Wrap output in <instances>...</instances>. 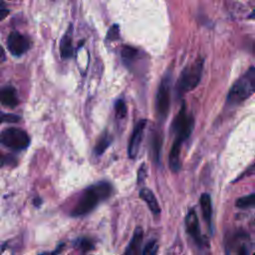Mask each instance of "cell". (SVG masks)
I'll list each match as a JSON object with an SVG mask.
<instances>
[{"mask_svg": "<svg viewBox=\"0 0 255 255\" xmlns=\"http://www.w3.org/2000/svg\"><path fill=\"white\" fill-rule=\"evenodd\" d=\"M139 196L147 204L148 208L154 215H158L160 213V207L158 205V202L150 189L141 188L139 191Z\"/></svg>", "mask_w": 255, "mask_h": 255, "instance_id": "cell-13", "label": "cell"}, {"mask_svg": "<svg viewBox=\"0 0 255 255\" xmlns=\"http://www.w3.org/2000/svg\"><path fill=\"white\" fill-rule=\"evenodd\" d=\"M142 237H143V231L140 227H136L133 235L126 248L124 255H139L141 243H142Z\"/></svg>", "mask_w": 255, "mask_h": 255, "instance_id": "cell-11", "label": "cell"}, {"mask_svg": "<svg viewBox=\"0 0 255 255\" xmlns=\"http://www.w3.org/2000/svg\"><path fill=\"white\" fill-rule=\"evenodd\" d=\"M254 51H255V46H254Z\"/></svg>", "mask_w": 255, "mask_h": 255, "instance_id": "cell-31", "label": "cell"}, {"mask_svg": "<svg viewBox=\"0 0 255 255\" xmlns=\"http://www.w3.org/2000/svg\"><path fill=\"white\" fill-rule=\"evenodd\" d=\"M160 146H161V139L158 136V134H154L152 139V152H153V158L155 161H158L159 159Z\"/></svg>", "mask_w": 255, "mask_h": 255, "instance_id": "cell-20", "label": "cell"}, {"mask_svg": "<svg viewBox=\"0 0 255 255\" xmlns=\"http://www.w3.org/2000/svg\"><path fill=\"white\" fill-rule=\"evenodd\" d=\"M235 204H236V207L241 208V209H247V208L255 207V192L238 198L236 200Z\"/></svg>", "mask_w": 255, "mask_h": 255, "instance_id": "cell-16", "label": "cell"}, {"mask_svg": "<svg viewBox=\"0 0 255 255\" xmlns=\"http://www.w3.org/2000/svg\"><path fill=\"white\" fill-rule=\"evenodd\" d=\"M0 143L13 150H22L29 146L28 133L17 128H9L0 132Z\"/></svg>", "mask_w": 255, "mask_h": 255, "instance_id": "cell-5", "label": "cell"}, {"mask_svg": "<svg viewBox=\"0 0 255 255\" xmlns=\"http://www.w3.org/2000/svg\"><path fill=\"white\" fill-rule=\"evenodd\" d=\"M202 68L203 60L198 58L195 62L183 69L176 84V93L178 97L193 90L198 85L202 74Z\"/></svg>", "mask_w": 255, "mask_h": 255, "instance_id": "cell-3", "label": "cell"}, {"mask_svg": "<svg viewBox=\"0 0 255 255\" xmlns=\"http://www.w3.org/2000/svg\"><path fill=\"white\" fill-rule=\"evenodd\" d=\"M145 175H146V169H145V166L144 164H142L140 166V168L138 169V176H137V181L138 182H142L145 178Z\"/></svg>", "mask_w": 255, "mask_h": 255, "instance_id": "cell-24", "label": "cell"}, {"mask_svg": "<svg viewBox=\"0 0 255 255\" xmlns=\"http://www.w3.org/2000/svg\"><path fill=\"white\" fill-rule=\"evenodd\" d=\"M0 102L8 108H15L19 103L16 90L9 86L0 88Z\"/></svg>", "mask_w": 255, "mask_h": 255, "instance_id": "cell-12", "label": "cell"}, {"mask_svg": "<svg viewBox=\"0 0 255 255\" xmlns=\"http://www.w3.org/2000/svg\"><path fill=\"white\" fill-rule=\"evenodd\" d=\"M73 26L70 25L60 41V53L63 59H69L74 54L73 48Z\"/></svg>", "mask_w": 255, "mask_h": 255, "instance_id": "cell-10", "label": "cell"}, {"mask_svg": "<svg viewBox=\"0 0 255 255\" xmlns=\"http://www.w3.org/2000/svg\"><path fill=\"white\" fill-rule=\"evenodd\" d=\"M158 250V243L156 240H150L144 246L141 255H156Z\"/></svg>", "mask_w": 255, "mask_h": 255, "instance_id": "cell-19", "label": "cell"}, {"mask_svg": "<svg viewBox=\"0 0 255 255\" xmlns=\"http://www.w3.org/2000/svg\"><path fill=\"white\" fill-rule=\"evenodd\" d=\"M107 37H108V39L111 40V41L116 40V39L119 37V27H118L117 25H114V26L110 29V31H109Z\"/></svg>", "mask_w": 255, "mask_h": 255, "instance_id": "cell-22", "label": "cell"}, {"mask_svg": "<svg viewBox=\"0 0 255 255\" xmlns=\"http://www.w3.org/2000/svg\"><path fill=\"white\" fill-rule=\"evenodd\" d=\"M255 93V68H249L238 78L229 90L227 104L238 105Z\"/></svg>", "mask_w": 255, "mask_h": 255, "instance_id": "cell-2", "label": "cell"}, {"mask_svg": "<svg viewBox=\"0 0 255 255\" xmlns=\"http://www.w3.org/2000/svg\"><path fill=\"white\" fill-rule=\"evenodd\" d=\"M79 247L82 249V250H84V251H87V250H90V249H92L94 246H93V243H92V241H90V240H88V239H82V240H80V242H79Z\"/></svg>", "mask_w": 255, "mask_h": 255, "instance_id": "cell-23", "label": "cell"}, {"mask_svg": "<svg viewBox=\"0 0 255 255\" xmlns=\"http://www.w3.org/2000/svg\"><path fill=\"white\" fill-rule=\"evenodd\" d=\"M170 106V77L166 75L160 82L156 93L155 108L160 120H164L168 115Z\"/></svg>", "mask_w": 255, "mask_h": 255, "instance_id": "cell-6", "label": "cell"}, {"mask_svg": "<svg viewBox=\"0 0 255 255\" xmlns=\"http://www.w3.org/2000/svg\"><path fill=\"white\" fill-rule=\"evenodd\" d=\"M237 255H248V251H247V248H246L245 245L242 246V247H240V248L238 249Z\"/></svg>", "mask_w": 255, "mask_h": 255, "instance_id": "cell-27", "label": "cell"}, {"mask_svg": "<svg viewBox=\"0 0 255 255\" xmlns=\"http://www.w3.org/2000/svg\"><path fill=\"white\" fill-rule=\"evenodd\" d=\"M185 227L187 233L192 237V239L199 245L202 243L198 218L194 209H190L185 217Z\"/></svg>", "mask_w": 255, "mask_h": 255, "instance_id": "cell-9", "label": "cell"}, {"mask_svg": "<svg viewBox=\"0 0 255 255\" xmlns=\"http://www.w3.org/2000/svg\"><path fill=\"white\" fill-rule=\"evenodd\" d=\"M113 191L109 182L102 181L88 187L72 209V216H83L90 213L100 202L107 199Z\"/></svg>", "mask_w": 255, "mask_h": 255, "instance_id": "cell-1", "label": "cell"}, {"mask_svg": "<svg viewBox=\"0 0 255 255\" xmlns=\"http://www.w3.org/2000/svg\"><path fill=\"white\" fill-rule=\"evenodd\" d=\"M138 50L131 46H124L122 49V58L126 65H131L138 57Z\"/></svg>", "mask_w": 255, "mask_h": 255, "instance_id": "cell-15", "label": "cell"}, {"mask_svg": "<svg viewBox=\"0 0 255 255\" xmlns=\"http://www.w3.org/2000/svg\"><path fill=\"white\" fill-rule=\"evenodd\" d=\"M250 175H255V163L252 164V165H250V166L241 174L240 178L243 177V176H250Z\"/></svg>", "mask_w": 255, "mask_h": 255, "instance_id": "cell-26", "label": "cell"}, {"mask_svg": "<svg viewBox=\"0 0 255 255\" xmlns=\"http://www.w3.org/2000/svg\"><path fill=\"white\" fill-rule=\"evenodd\" d=\"M8 13H9L8 8L5 6L4 3L0 2V21L3 20L4 18H6L7 15H8Z\"/></svg>", "mask_w": 255, "mask_h": 255, "instance_id": "cell-25", "label": "cell"}, {"mask_svg": "<svg viewBox=\"0 0 255 255\" xmlns=\"http://www.w3.org/2000/svg\"><path fill=\"white\" fill-rule=\"evenodd\" d=\"M7 48L11 54L19 57L29 50L30 41L18 32H11L7 38Z\"/></svg>", "mask_w": 255, "mask_h": 255, "instance_id": "cell-7", "label": "cell"}, {"mask_svg": "<svg viewBox=\"0 0 255 255\" xmlns=\"http://www.w3.org/2000/svg\"><path fill=\"white\" fill-rule=\"evenodd\" d=\"M253 255H255V253H254V254H253Z\"/></svg>", "mask_w": 255, "mask_h": 255, "instance_id": "cell-32", "label": "cell"}, {"mask_svg": "<svg viewBox=\"0 0 255 255\" xmlns=\"http://www.w3.org/2000/svg\"><path fill=\"white\" fill-rule=\"evenodd\" d=\"M5 60H6L5 52H4V49L2 48V46L0 45V63H3Z\"/></svg>", "mask_w": 255, "mask_h": 255, "instance_id": "cell-28", "label": "cell"}, {"mask_svg": "<svg viewBox=\"0 0 255 255\" xmlns=\"http://www.w3.org/2000/svg\"><path fill=\"white\" fill-rule=\"evenodd\" d=\"M200 206L202 211V216L206 222V224L210 227L211 226V217H212V205H211V198L209 194L203 193L200 196Z\"/></svg>", "mask_w": 255, "mask_h": 255, "instance_id": "cell-14", "label": "cell"}, {"mask_svg": "<svg viewBox=\"0 0 255 255\" xmlns=\"http://www.w3.org/2000/svg\"><path fill=\"white\" fill-rule=\"evenodd\" d=\"M3 162H4V160H3V157L1 156V154H0V166L3 164Z\"/></svg>", "mask_w": 255, "mask_h": 255, "instance_id": "cell-30", "label": "cell"}, {"mask_svg": "<svg viewBox=\"0 0 255 255\" xmlns=\"http://www.w3.org/2000/svg\"><path fill=\"white\" fill-rule=\"evenodd\" d=\"M172 128L175 133V143L182 144V142L190 135L193 128V118L186 111V106L183 104L174 118Z\"/></svg>", "mask_w": 255, "mask_h": 255, "instance_id": "cell-4", "label": "cell"}, {"mask_svg": "<svg viewBox=\"0 0 255 255\" xmlns=\"http://www.w3.org/2000/svg\"><path fill=\"white\" fill-rule=\"evenodd\" d=\"M115 111L116 116L118 119H124L127 115V106L124 100L119 99L115 104Z\"/></svg>", "mask_w": 255, "mask_h": 255, "instance_id": "cell-18", "label": "cell"}, {"mask_svg": "<svg viewBox=\"0 0 255 255\" xmlns=\"http://www.w3.org/2000/svg\"><path fill=\"white\" fill-rule=\"evenodd\" d=\"M146 126V120H140L136 126L134 127L132 132H131V136L128 142V156L130 158H134L139 150L140 147V143L142 141V137H143V131Z\"/></svg>", "mask_w": 255, "mask_h": 255, "instance_id": "cell-8", "label": "cell"}, {"mask_svg": "<svg viewBox=\"0 0 255 255\" xmlns=\"http://www.w3.org/2000/svg\"><path fill=\"white\" fill-rule=\"evenodd\" d=\"M111 141H112V138H111V136L108 133L102 134V136L100 137V139L98 140V142H97V144L95 146V153L97 155H101L102 153H104V151L110 145Z\"/></svg>", "mask_w": 255, "mask_h": 255, "instance_id": "cell-17", "label": "cell"}, {"mask_svg": "<svg viewBox=\"0 0 255 255\" xmlns=\"http://www.w3.org/2000/svg\"><path fill=\"white\" fill-rule=\"evenodd\" d=\"M20 120V118L16 115L12 114H3L0 111V124L2 123H16Z\"/></svg>", "mask_w": 255, "mask_h": 255, "instance_id": "cell-21", "label": "cell"}, {"mask_svg": "<svg viewBox=\"0 0 255 255\" xmlns=\"http://www.w3.org/2000/svg\"><path fill=\"white\" fill-rule=\"evenodd\" d=\"M248 18H249V19H255V9H254L250 14H249Z\"/></svg>", "mask_w": 255, "mask_h": 255, "instance_id": "cell-29", "label": "cell"}]
</instances>
